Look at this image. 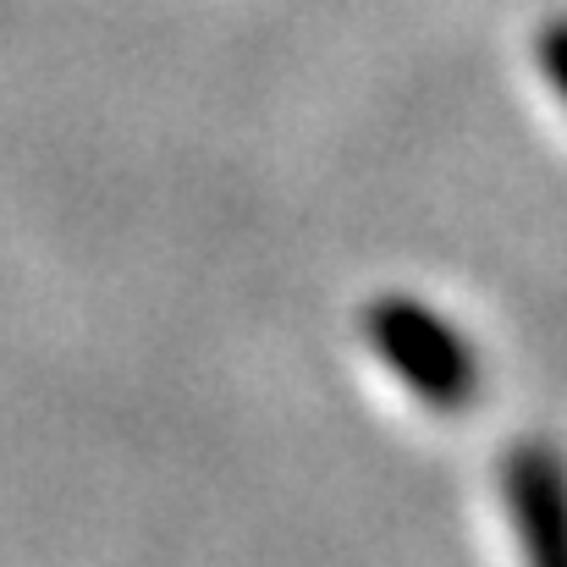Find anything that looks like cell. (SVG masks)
Listing matches in <instances>:
<instances>
[{
    "instance_id": "3",
    "label": "cell",
    "mask_w": 567,
    "mask_h": 567,
    "mask_svg": "<svg viewBox=\"0 0 567 567\" xmlns=\"http://www.w3.org/2000/svg\"><path fill=\"white\" fill-rule=\"evenodd\" d=\"M535 61L546 72V83L567 100V17H546L535 33Z\"/></svg>"
},
{
    "instance_id": "2",
    "label": "cell",
    "mask_w": 567,
    "mask_h": 567,
    "mask_svg": "<svg viewBox=\"0 0 567 567\" xmlns=\"http://www.w3.org/2000/svg\"><path fill=\"white\" fill-rule=\"evenodd\" d=\"M502 502L524 567H567V463L546 441H524L502 457Z\"/></svg>"
},
{
    "instance_id": "1",
    "label": "cell",
    "mask_w": 567,
    "mask_h": 567,
    "mask_svg": "<svg viewBox=\"0 0 567 567\" xmlns=\"http://www.w3.org/2000/svg\"><path fill=\"white\" fill-rule=\"evenodd\" d=\"M364 342L380 353V364L402 380L424 408L435 413H463L480 396V359L468 337L435 315L430 303L408 292H385L364 309Z\"/></svg>"
}]
</instances>
